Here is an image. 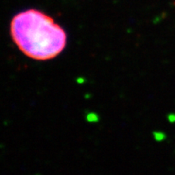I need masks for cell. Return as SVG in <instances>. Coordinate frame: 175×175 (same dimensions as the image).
I'll use <instances>...</instances> for the list:
<instances>
[{"label": "cell", "instance_id": "cell-2", "mask_svg": "<svg viewBox=\"0 0 175 175\" xmlns=\"http://www.w3.org/2000/svg\"><path fill=\"white\" fill-rule=\"evenodd\" d=\"M155 136L156 138L158 140H161V139H164L165 138V135L163 133H156Z\"/></svg>", "mask_w": 175, "mask_h": 175}, {"label": "cell", "instance_id": "cell-1", "mask_svg": "<svg viewBox=\"0 0 175 175\" xmlns=\"http://www.w3.org/2000/svg\"><path fill=\"white\" fill-rule=\"evenodd\" d=\"M12 40L19 50L35 60H49L65 49L67 35L53 18L29 9L15 15L10 27Z\"/></svg>", "mask_w": 175, "mask_h": 175}, {"label": "cell", "instance_id": "cell-3", "mask_svg": "<svg viewBox=\"0 0 175 175\" xmlns=\"http://www.w3.org/2000/svg\"><path fill=\"white\" fill-rule=\"evenodd\" d=\"M168 119L170 120L171 122H175V114H170L168 116Z\"/></svg>", "mask_w": 175, "mask_h": 175}]
</instances>
